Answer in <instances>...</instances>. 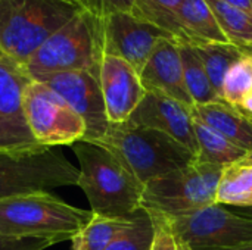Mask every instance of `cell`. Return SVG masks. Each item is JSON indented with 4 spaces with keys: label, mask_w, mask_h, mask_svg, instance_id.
I'll return each mask as SVG.
<instances>
[{
    "label": "cell",
    "mask_w": 252,
    "mask_h": 250,
    "mask_svg": "<svg viewBox=\"0 0 252 250\" xmlns=\"http://www.w3.org/2000/svg\"><path fill=\"white\" fill-rule=\"evenodd\" d=\"M92 143L112 152L143 186L196 161V156L173 137L128 121L109 124L105 136Z\"/></svg>",
    "instance_id": "cell-3"
},
{
    "label": "cell",
    "mask_w": 252,
    "mask_h": 250,
    "mask_svg": "<svg viewBox=\"0 0 252 250\" xmlns=\"http://www.w3.org/2000/svg\"><path fill=\"white\" fill-rule=\"evenodd\" d=\"M155 224L151 215L140 209L130 225L126 227L105 250H152Z\"/></svg>",
    "instance_id": "cell-25"
},
{
    "label": "cell",
    "mask_w": 252,
    "mask_h": 250,
    "mask_svg": "<svg viewBox=\"0 0 252 250\" xmlns=\"http://www.w3.org/2000/svg\"><path fill=\"white\" fill-rule=\"evenodd\" d=\"M252 90V53L241 57L226 74L221 88V99L233 106L241 105Z\"/></svg>",
    "instance_id": "cell-26"
},
{
    "label": "cell",
    "mask_w": 252,
    "mask_h": 250,
    "mask_svg": "<svg viewBox=\"0 0 252 250\" xmlns=\"http://www.w3.org/2000/svg\"><path fill=\"white\" fill-rule=\"evenodd\" d=\"M216 202L241 209L252 208V165L232 164L223 168Z\"/></svg>",
    "instance_id": "cell-19"
},
{
    "label": "cell",
    "mask_w": 252,
    "mask_h": 250,
    "mask_svg": "<svg viewBox=\"0 0 252 250\" xmlns=\"http://www.w3.org/2000/svg\"><path fill=\"white\" fill-rule=\"evenodd\" d=\"M239 108L245 112V113H248L250 116L252 118V90L245 96V99L241 102V105H239Z\"/></svg>",
    "instance_id": "cell-31"
},
{
    "label": "cell",
    "mask_w": 252,
    "mask_h": 250,
    "mask_svg": "<svg viewBox=\"0 0 252 250\" xmlns=\"http://www.w3.org/2000/svg\"><path fill=\"white\" fill-rule=\"evenodd\" d=\"M80 6L97 18H106L118 12H131L134 0H77Z\"/></svg>",
    "instance_id": "cell-27"
},
{
    "label": "cell",
    "mask_w": 252,
    "mask_h": 250,
    "mask_svg": "<svg viewBox=\"0 0 252 250\" xmlns=\"http://www.w3.org/2000/svg\"><path fill=\"white\" fill-rule=\"evenodd\" d=\"M250 3H251V7H252V0H250Z\"/></svg>",
    "instance_id": "cell-36"
},
{
    "label": "cell",
    "mask_w": 252,
    "mask_h": 250,
    "mask_svg": "<svg viewBox=\"0 0 252 250\" xmlns=\"http://www.w3.org/2000/svg\"><path fill=\"white\" fill-rule=\"evenodd\" d=\"M32 78L24 66L0 55V150L46 147L32 137L24 112V91Z\"/></svg>",
    "instance_id": "cell-11"
},
{
    "label": "cell",
    "mask_w": 252,
    "mask_h": 250,
    "mask_svg": "<svg viewBox=\"0 0 252 250\" xmlns=\"http://www.w3.org/2000/svg\"><path fill=\"white\" fill-rule=\"evenodd\" d=\"M133 218L93 215L92 221L71 240L72 250H105L126 227L130 225Z\"/></svg>",
    "instance_id": "cell-23"
},
{
    "label": "cell",
    "mask_w": 252,
    "mask_h": 250,
    "mask_svg": "<svg viewBox=\"0 0 252 250\" xmlns=\"http://www.w3.org/2000/svg\"><path fill=\"white\" fill-rule=\"evenodd\" d=\"M24 112L32 137L41 146H72L86 137L83 118L40 81L31 80L25 87Z\"/></svg>",
    "instance_id": "cell-9"
},
{
    "label": "cell",
    "mask_w": 252,
    "mask_h": 250,
    "mask_svg": "<svg viewBox=\"0 0 252 250\" xmlns=\"http://www.w3.org/2000/svg\"><path fill=\"white\" fill-rule=\"evenodd\" d=\"M99 83L109 124L128 121L146 94L137 71L117 56L103 55L99 66Z\"/></svg>",
    "instance_id": "cell-14"
},
{
    "label": "cell",
    "mask_w": 252,
    "mask_h": 250,
    "mask_svg": "<svg viewBox=\"0 0 252 250\" xmlns=\"http://www.w3.org/2000/svg\"><path fill=\"white\" fill-rule=\"evenodd\" d=\"M139 77L146 91L176 99L190 108L193 106V100L185 83L176 38H165L155 47Z\"/></svg>",
    "instance_id": "cell-15"
},
{
    "label": "cell",
    "mask_w": 252,
    "mask_h": 250,
    "mask_svg": "<svg viewBox=\"0 0 252 250\" xmlns=\"http://www.w3.org/2000/svg\"><path fill=\"white\" fill-rule=\"evenodd\" d=\"M192 46L199 55L216 93L221 99L223 81L227 71L241 57L252 52H247L232 43H205V44H192Z\"/></svg>",
    "instance_id": "cell-21"
},
{
    "label": "cell",
    "mask_w": 252,
    "mask_h": 250,
    "mask_svg": "<svg viewBox=\"0 0 252 250\" xmlns=\"http://www.w3.org/2000/svg\"><path fill=\"white\" fill-rule=\"evenodd\" d=\"M176 243H177V250H193L190 249L186 243H183L182 240H179V239H176Z\"/></svg>",
    "instance_id": "cell-34"
},
{
    "label": "cell",
    "mask_w": 252,
    "mask_h": 250,
    "mask_svg": "<svg viewBox=\"0 0 252 250\" xmlns=\"http://www.w3.org/2000/svg\"><path fill=\"white\" fill-rule=\"evenodd\" d=\"M213 250H252V240L251 242H247V243H242V245H238V246H233V248H224V249Z\"/></svg>",
    "instance_id": "cell-32"
},
{
    "label": "cell",
    "mask_w": 252,
    "mask_h": 250,
    "mask_svg": "<svg viewBox=\"0 0 252 250\" xmlns=\"http://www.w3.org/2000/svg\"><path fill=\"white\" fill-rule=\"evenodd\" d=\"M102 57L103 19L83 9L38 47L25 71L32 80L66 71L99 74Z\"/></svg>",
    "instance_id": "cell-5"
},
{
    "label": "cell",
    "mask_w": 252,
    "mask_h": 250,
    "mask_svg": "<svg viewBox=\"0 0 252 250\" xmlns=\"http://www.w3.org/2000/svg\"><path fill=\"white\" fill-rule=\"evenodd\" d=\"M193 131L198 141V158L196 161L227 167L232 164H238L242 156L247 153L239 146L229 141L224 136L204 124L202 121L193 116Z\"/></svg>",
    "instance_id": "cell-18"
},
{
    "label": "cell",
    "mask_w": 252,
    "mask_h": 250,
    "mask_svg": "<svg viewBox=\"0 0 252 250\" xmlns=\"http://www.w3.org/2000/svg\"><path fill=\"white\" fill-rule=\"evenodd\" d=\"M183 0H134L131 13L170 32L177 41L182 31L177 22V10Z\"/></svg>",
    "instance_id": "cell-24"
},
{
    "label": "cell",
    "mask_w": 252,
    "mask_h": 250,
    "mask_svg": "<svg viewBox=\"0 0 252 250\" xmlns=\"http://www.w3.org/2000/svg\"><path fill=\"white\" fill-rule=\"evenodd\" d=\"M241 214L245 215V217H250L252 218V208H248V209H241Z\"/></svg>",
    "instance_id": "cell-35"
},
{
    "label": "cell",
    "mask_w": 252,
    "mask_h": 250,
    "mask_svg": "<svg viewBox=\"0 0 252 250\" xmlns=\"http://www.w3.org/2000/svg\"><path fill=\"white\" fill-rule=\"evenodd\" d=\"M192 115L245 152L252 150V118L241 108L220 99L193 105Z\"/></svg>",
    "instance_id": "cell-16"
},
{
    "label": "cell",
    "mask_w": 252,
    "mask_h": 250,
    "mask_svg": "<svg viewBox=\"0 0 252 250\" xmlns=\"http://www.w3.org/2000/svg\"><path fill=\"white\" fill-rule=\"evenodd\" d=\"M92 211L75 208L49 192L0 200V236L72 240L93 218Z\"/></svg>",
    "instance_id": "cell-4"
},
{
    "label": "cell",
    "mask_w": 252,
    "mask_h": 250,
    "mask_svg": "<svg viewBox=\"0 0 252 250\" xmlns=\"http://www.w3.org/2000/svg\"><path fill=\"white\" fill-rule=\"evenodd\" d=\"M81 10L77 0H0V55L25 68L38 47Z\"/></svg>",
    "instance_id": "cell-2"
},
{
    "label": "cell",
    "mask_w": 252,
    "mask_h": 250,
    "mask_svg": "<svg viewBox=\"0 0 252 250\" xmlns=\"http://www.w3.org/2000/svg\"><path fill=\"white\" fill-rule=\"evenodd\" d=\"M146 212L151 215L155 224V237H154L152 250H177L176 237L168 228L164 217L158 212H151V211H146Z\"/></svg>",
    "instance_id": "cell-28"
},
{
    "label": "cell",
    "mask_w": 252,
    "mask_h": 250,
    "mask_svg": "<svg viewBox=\"0 0 252 250\" xmlns=\"http://www.w3.org/2000/svg\"><path fill=\"white\" fill-rule=\"evenodd\" d=\"M80 169L59 150H0V200L78 186Z\"/></svg>",
    "instance_id": "cell-7"
},
{
    "label": "cell",
    "mask_w": 252,
    "mask_h": 250,
    "mask_svg": "<svg viewBox=\"0 0 252 250\" xmlns=\"http://www.w3.org/2000/svg\"><path fill=\"white\" fill-rule=\"evenodd\" d=\"M165 38L174 37L131 12H118L103 18V55L121 57L137 74L142 72L155 47Z\"/></svg>",
    "instance_id": "cell-12"
},
{
    "label": "cell",
    "mask_w": 252,
    "mask_h": 250,
    "mask_svg": "<svg viewBox=\"0 0 252 250\" xmlns=\"http://www.w3.org/2000/svg\"><path fill=\"white\" fill-rule=\"evenodd\" d=\"M227 41L252 52V13L221 0H205Z\"/></svg>",
    "instance_id": "cell-20"
},
{
    "label": "cell",
    "mask_w": 252,
    "mask_h": 250,
    "mask_svg": "<svg viewBox=\"0 0 252 250\" xmlns=\"http://www.w3.org/2000/svg\"><path fill=\"white\" fill-rule=\"evenodd\" d=\"M221 1L229 3V4H232V6H235V7H239V9H242V10H247V12L252 13V7L250 0H221Z\"/></svg>",
    "instance_id": "cell-30"
},
{
    "label": "cell",
    "mask_w": 252,
    "mask_h": 250,
    "mask_svg": "<svg viewBox=\"0 0 252 250\" xmlns=\"http://www.w3.org/2000/svg\"><path fill=\"white\" fill-rule=\"evenodd\" d=\"M58 93L86 122L84 141L100 140L109 128L99 74L66 71L34 78Z\"/></svg>",
    "instance_id": "cell-10"
},
{
    "label": "cell",
    "mask_w": 252,
    "mask_h": 250,
    "mask_svg": "<svg viewBox=\"0 0 252 250\" xmlns=\"http://www.w3.org/2000/svg\"><path fill=\"white\" fill-rule=\"evenodd\" d=\"M78 164V187L99 217L133 218L142 209L143 184L106 147L80 140L71 146Z\"/></svg>",
    "instance_id": "cell-1"
},
{
    "label": "cell",
    "mask_w": 252,
    "mask_h": 250,
    "mask_svg": "<svg viewBox=\"0 0 252 250\" xmlns=\"http://www.w3.org/2000/svg\"><path fill=\"white\" fill-rule=\"evenodd\" d=\"M223 168L195 161L186 168L151 180L143 187L142 209L164 217H180L217 203Z\"/></svg>",
    "instance_id": "cell-6"
},
{
    "label": "cell",
    "mask_w": 252,
    "mask_h": 250,
    "mask_svg": "<svg viewBox=\"0 0 252 250\" xmlns=\"http://www.w3.org/2000/svg\"><path fill=\"white\" fill-rule=\"evenodd\" d=\"M164 220L174 237L193 250L233 248L252 240V218L220 203Z\"/></svg>",
    "instance_id": "cell-8"
},
{
    "label": "cell",
    "mask_w": 252,
    "mask_h": 250,
    "mask_svg": "<svg viewBox=\"0 0 252 250\" xmlns=\"http://www.w3.org/2000/svg\"><path fill=\"white\" fill-rule=\"evenodd\" d=\"M133 125L161 131L183 144L198 158V141L193 131L192 108L167 96L146 91L143 100L128 118Z\"/></svg>",
    "instance_id": "cell-13"
},
{
    "label": "cell",
    "mask_w": 252,
    "mask_h": 250,
    "mask_svg": "<svg viewBox=\"0 0 252 250\" xmlns=\"http://www.w3.org/2000/svg\"><path fill=\"white\" fill-rule=\"evenodd\" d=\"M180 59L183 65V75L188 91L193 100V105H204L210 102L220 100V96L216 93L205 66L196 53L195 47L186 41H177Z\"/></svg>",
    "instance_id": "cell-22"
},
{
    "label": "cell",
    "mask_w": 252,
    "mask_h": 250,
    "mask_svg": "<svg viewBox=\"0 0 252 250\" xmlns=\"http://www.w3.org/2000/svg\"><path fill=\"white\" fill-rule=\"evenodd\" d=\"M238 164H242V165H252V150L247 152Z\"/></svg>",
    "instance_id": "cell-33"
},
{
    "label": "cell",
    "mask_w": 252,
    "mask_h": 250,
    "mask_svg": "<svg viewBox=\"0 0 252 250\" xmlns=\"http://www.w3.org/2000/svg\"><path fill=\"white\" fill-rule=\"evenodd\" d=\"M182 40L190 44L229 43L205 0H183L177 10Z\"/></svg>",
    "instance_id": "cell-17"
},
{
    "label": "cell",
    "mask_w": 252,
    "mask_h": 250,
    "mask_svg": "<svg viewBox=\"0 0 252 250\" xmlns=\"http://www.w3.org/2000/svg\"><path fill=\"white\" fill-rule=\"evenodd\" d=\"M52 245L46 239L0 236V250H44Z\"/></svg>",
    "instance_id": "cell-29"
}]
</instances>
